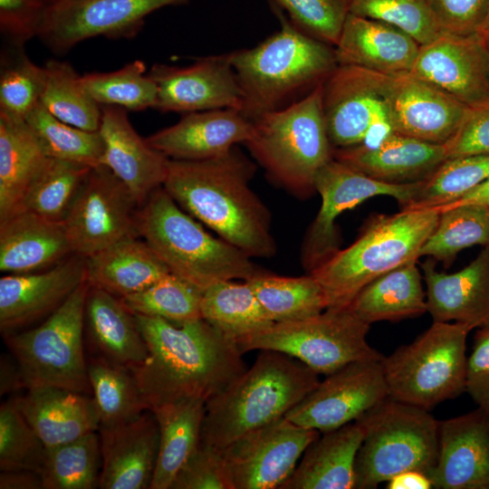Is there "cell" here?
Here are the masks:
<instances>
[{"label": "cell", "instance_id": "cell-45", "mask_svg": "<svg viewBox=\"0 0 489 489\" xmlns=\"http://www.w3.org/2000/svg\"><path fill=\"white\" fill-rule=\"evenodd\" d=\"M91 168L48 158L28 189L20 210L62 222Z\"/></svg>", "mask_w": 489, "mask_h": 489}, {"label": "cell", "instance_id": "cell-53", "mask_svg": "<svg viewBox=\"0 0 489 489\" xmlns=\"http://www.w3.org/2000/svg\"><path fill=\"white\" fill-rule=\"evenodd\" d=\"M441 34H476L489 13V0H427Z\"/></svg>", "mask_w": 489, "mask_h": 489}, {"label": "cell", "instance_id": "cell-11", "mask_svg": "<svg viewBox=\"0 0 489 489\" xmlns=\"http://www.w3.org/2000/svg\"><path fill=\"white\" fill-rule=\"evenodd\" d=\"M369 326L349 308L326 309L310 318L273 322L235 343L242 354L254 350L282 352L326 376L356 360L383 358L367 341Z\"/></svg>", "mask_w": 489, "mask_h": 489}, {"label": "cell", "instance_id": "cell-27", "mask_svg": "<svg viewBox=\"0 0 489 489\" xmlns=\"http://www.w3.org/2000/svg\"><path fill=\"white\" fill-rule=\"evenodd\" d=\"M84 340L88 356L131 371L149 358L135 315L120 298L92 286L85 302Z\"/></svg>", "mask_w": 489, "mask_h": 489}, {"label": "cell", "instance_id": "cell-50", "mask_svg": "<svg viewBox=\"0 0 489 489\" xmlns=\"http://www.w3.org/2000/svg\"><path fill=\"white\" fill-rule=\"evenodd\" d=\"M350 14L393 25L420 45L441 34L427 0H350Z\"/></svg>", "mask_w": 489, "mask_h": 489}, {"label": "cell", "instance_id": "cell-3", "mask_svg": "<svg viewBox=\"0 0 489 489\" xmlns=\"http://www.w3.org/2000/svg\"><path fill=\"white\" fill-rule=\"evenodd\" d=\"M281 28L252 48L230 52L250 120L303 98L338 66L334 49L294 26L273 8Z\"/></svg>", "mask_w": 489, "mask_h": 489}, {"label": "cell", "instance_id": "cell-52", "mask_svg": "<svg viewBox=\"0 0 489 489\" xmlns=\"http://www.w3.org/2000/svg\"><path fill=\"white\" fill-rule=\"evenodd\" d=\"M170 489H235L222 450L201 441Z\"/></svg>", "mask_w": 489, "mask_h": 489}, {"label": "cell", "instance_id": "cell-54", "mask_svg": "<svg viewBox=\"0 0 489 489\" xmlns=\"http://www.w3.org/2000/svg\"><path fill=\"white\" fill-rule=\"evenodd\" d=\"M46 7L40 0H0V32L5 43L24 46L37 37Z\"/></svg>", "mask_w": 489, "mask_h": 489}, {"label": "cell", "instance_id": "cell-15", "mask_svg": "<svg viewBox=\"0 0 489 489\" xmlns=\"http://www.w3.org/2000/svg\"><path fill=\"white\" fill-rule=\"evenodd\" d=\"M322 107L334 149L374 148L394 132L382 104L376 72L338 65L322 83Z\"/></svg>", "mask_w": 489, "mask_h": 489}, {"label": "cell", "instance_id": "cell-61", "mask_svg": "<svg viewBox=\"0 0 489 489\" xmlns=\"http://www.w3.org/2000/svg\"><path fill=\"white\" fill-rule=\"evenodd\" d=\"M477 34L489 57V13L485 19V22L484 23L481 30L478 32Z\"/></svg>", "mask_w": 489, "mask_h": 489}, {"label": "cell", "instance_id": "cell-44", "mask_svg": "<svg viewBox=\"0 0 489 489\" xmlns=\"http://www.w3.org/2000/svg\"><path fill=\"white\" fill-rule=\"evenodd\" d=\"M202 290L168 273L147 288L120 298V301L133 314L182 324L202 319Z\"/></svg>", "mask_w": 489, "mask_h": 489}, {"label": "cell", "instance_id": "cell-24", "mask_svg": "<svg viewBox=\"0 0 489 489\" xmlns=\"http://www.w3.org/2000/svg\"><path fill=\"white\" fill-rule=\"evenodd\" d=\"M252 128V121L237 110H202L184 113L177 123L146 139L169 159L198 161L244 144Z\"/></svg>", "mask_w": 489, "mask_h": 489}, {"label": "cell", "instance_id": "cell-28", "mask_svg": "<svg viewBox=\"0 0 489 489\" xmlns=\"http://www.w3.org/2000/svg\"><path fill=\"white\" fill-rule=\"evenodd\" d=\"M333 158L376 180L409 184L427 178L446 155L444 145L392 132L374 148L334 149Z\"/></svg>", "mask_w": 489, "mask_h": 489}, {"label": "cell", "instance_id": "cell-1", "mask_svg": "<svg viewBox=\"0 0 489 489\" xmlns=\"http://www.w3.org/2000/svg\"><path fill=\"white\" fill-rule=\"evenodd\" d=\"M134 315L149 358L132 372L149 410L185 398L206 402L246 369L235 340L203 318L176 324Z\"/></svg>", "mask_w": 489, "mask_h": 489}, {"label": "cell", "instance_id": "cell-49", "mask_svg": "<svg viewBox=\"0 0 489 489\" xmlns=\"http://www.w3.org/2000/svg\"><path fill=\"white\" fill-rule=\"evenodd\" d=\"M47 447L24 417L14 397L0 407V470L40 473Z\"/></svg>", "mask_w": 489, "mask_h": 489}, {"label": "cell", "instance_id": "cell-58", "mask_svg": "<svg viewBox=\"0 0 489 489\" xmlns=\"http://www.w3.org/2000/svg\"><path fill=\"white\" fill-rule=\"evenodd\" d=\"M1 489H43L40 473L30 470L1 471Z\"/></svg>", "mask_w": 489, "mask_h": 489}, {"label": "cell", "instance_id": "cell-38", "mask_svg": "<svg viewBox=\"0 0 489 489\" xmlns=\"http://www.w3.org/2000/svg\"><path fill=\"white\" fill-rule=\"evenodd\" d=\"M246 281L273 322L310 318L327 309L324 292L311 273L289 277L261 270Z\"/></svg>", "mask_w": 489, "mask_h": 489}, {"label": "cell", "instance_id": "cell-41", "mask_svg": "<svg viewBox=\"0 0 489 489\" xmlns=\"http://www.w3.org/2000/svg\"><path fill=\"white\" fill-rule=\"evenodd\" d=\"M97 432L46 449L40 471L43 489L99 487L102 456Z\"/></svg>", "mask_w": 489, "mask_h": 489}, {"label": "cell", "instance_id": "cell-25", "mask_svg": "<svg viewBox=\"0 0 489 489\" xmlns=\"http://www.w3.org/2000/svg\"><path fill=\"white\" fill-rule=\"evenodd\" d=\"M436 264L427 257L420 264L433 321L459 322L473 330L489 325V246L453 273L436 271Z\"/></svg>", "mask_w": 489, "mask_h": 489}, {"label": "cell", "instance_id": "cell-8", "mask_svg": "<svg viewBox=\"0 0 489 489\" xmlns=\"http://www.w3.org/2000/svg\"><path fill=\"white\" fill-rule=\"evenodd\" d=\"M364 431L355 489L377 488L398 473L427 474L438 455L439 421L428 410L389 397L356 419Z\"/></svg>", "mask_w": 489, "mask_h": 489}, {"label": "cell", "instance_id": "cell-40", "mask_svg": "<svg viewBox=\"0 0 489 489\" xmlns=\"http://www.w3.org/2000/svg\"><path fill=\"white\" fill-rule=\"evenodd\" d=\"M43 67L46 77L40 103L62 121L82 129L98 131L101 106L86 90L82 75L64 61L49 60Z\"/></svg>", "mask_w": 489, "mask_h": 489}, {"label": "cell", "instance_id": "cell-16", "mask_svg": "<svg viewBox=\"0 0 489 489\" xmlns=\"http://www.w3.org/2000/svg\"><path fill=\"white\" fill-rule=\"evenodd\" d=\"M319 436L283 417L239 436L222 449L235 489H280Z\"/></svg>", "mask_w": 489, "mask_h": 489}, {"label": "cell", "instance_id": "cell-57", "mask_svg": "<svg viewBox=\"0 0 489 489\" xmlns=\"http://www.w3.org/2000/svg\"><path fill=\"white\" fill-rule=\"evenodd\" d=\"M26 389L23 372L13 357L2 354L0 360V394L1 396Z\"/></svg>", "mask_w": 489, "mask_h": 489}, {"label": "cell", "instance_id": "cell-13", "mask_svg": "<svg viewBox=\"0 0 489 489\" xmlns=\"http://www.w3.org/2000/svg\"><path fill=\"white\" fill-rule=\"evenodd\" d=\"M137 207L130 191L109 168H92L62 221L72 253L87 258L124 238L138 237Z\"/></svg>", "mask_w": 489, "mask_h": 489}, {"label": "cell", "instance_id": "cell-12", "mask_svg": "<svg viewBox=\"0 0 489 489\" xmlns=\"http://www.w3.org/2000/svg\"><path fill=\"white\" fill-rule=\"evenodd\" d=\"M422 181L381 182L333 158L315 177V191L321 197V206L302 244V268L311 273L340 249L341 237L336 220L344 211L376 196L391 197L405 207L414 198Z\"/></svg>", "mask_w": 489, "mask_h": 489}, {"label": "cell", "instance_id": "cell-21", "mask_svg": "<svg viewBox=\"0 0 489 489\" xmlns=\"http://www.w3.org/2000/svg\"><path fill=\"white\" fill-rule=\"evenodd\" d=\"M85 280V258L77 254L43 272L5 273L0 279L2 333L48 317Z\"/></svg>", "mask_w": 489, "mask_h": 489}, {"label": "cell", "instance_id": "cell-10", "mask_svg": "<svg viewBox=\"0 0 489 489\" xmlns=\"http://www.w3.org/2000/svg\"><path fill=\"white\" fill-rule=\"evenodd\" d=\"M89 288L85 280L40 325L4 334L26 389L47 386L91 395L84 340Z\"/></svg>", "mask_w": 489, "mask_h": 489}, {"label": "cell", "instance_id": "cell-18", "mask_svg": "<svg viewBox=\"0 0 489 489\" xmlns=\"http://www.w3.org/2000/svg\"><path fill=\"white\" fill-rule=\"evenodd\" d=\"M377 74L382 104L394 132L440 145L455 134L467 105L409 72Z\"/></svg>", "mask_w": 489, "mask_h": 489}, {"label": "cell", "instance_id": "cell-42", "mask_svg": "<svg viewBox=\"0 0 489 489\" xmlns=\"http://www.w3.org/2000/svg\"><path fill=\"white\" fill-rule=\"evenodd\" d=\"M475 245L489 246V206L461 205L440 211L420 257H431L449 268L462 250Z\"/></svg>", "mask_w": 489, "mask_h": 489}, {"label": "cell", "instance_id": "cell-14", "mask_svg": "<svg viewBox=\"0 0 489 489\" xmlns=\"http://www.w3.org/2000/svg\"><path fill=\"white\" fill-rule=\"evenodd\" d=\"M189 0H57L47 5L38 38L63 53L97 36L133 38L150 14Z\"/></svg>", "mask_w": 489, "mask_h": 489}, {"label": "cell", "instance_id": "cell-30", "mask_svg": "<svg viewBox=\"0 0 489 489\" xmlns=\"http://www.w3.org/2000/svg\"><path fill=\"white\" fill-rule=\"evenodd\" d=\"M14 398L47 448L99 430V414L91 395L46 386L28 388Z\"/></svg>", "mask_w": 489, "mask_h": 489}, {"label": "cell", "instance_id": "cell-33", "mask_svg": "<svg viewBox=\"0 0 489 489\" xmlns=\"http://www.w3.org/2000/svg\"><path fill=\"white\" fill-rule=\"evenodd\" d=\"M90 286L123 298L170 273L149 245L136 236L124 238L85 258Z\"/></svg>", "mask_w": 489, "mask_h": 489}, {"label": "cell", "instance_id": "cell-55", "mask_svg": "<svg viewBox=\"0 0 489 489\" xmlns=\"http://www.w3.org/2000/svg\"><path fill=\"white\" fill-rule=\"evenodd\" d=\"M443 145L446 158L489 154V99L468 106L458 129Z\"/></svg>", "mask_w": 489, "mask_h": 489}, {"label": "cell", "instance_id": "cell-46", "mask_svg": "<svg viewBox=\"0 0 489 489\" xmlns=\"http://www.w3.org/2000/svg\"><path fill=\"white\" fill-rule=\"evenodd\" d=\"M82 80L90 95L101 106L113 105L139 111L154 109L156 105L157 84L140 60L112 72L85 73Z\"/></svg>", "mask_w": 489, "mask_h": 489}, {"label": "cell", "instance_id": "cell-47", "mask_svg": "<svg viewBox=\"0 0 489 489\" xmlns=\"http://www.w3.org/2000/svg\"><path fill=\"white\" fill-rule=\"evenodd\" d=\"M5 44L0 62V113L25 120L40 102L45 69L28 57L24 46Z\"/></svg>", "mask_w": 489, "mask_h": 489}, {"label": "cell", "instance_id": "cell-43", "mask_svg": "<svg viewBox=\"0 0 489 489\" xmlns=\"http://www.w3.org/2000/svg\"><path fill=\"white\" fill-rule=\"evenodd\" d=\"M25 122L48 158L90 168L101 166L103 142L99 131L82 129L62 121L40 102L27 115Z\"/></svg>", "mask_w": 489, "mask_h": 489}, {"label": "cell", "instance_id": "cell-29", "mask_svg": "<svg viewBox=\"0 0 489 489\" xmlns=\"http://www.w3.org/2000/svg\"><path fill=\"white\" fill-rule=\"evenodd\" d=\"M334 47L338 65L392 75L409 72L420 44L393 25L349 14Z\"/></svg>", "mask_w": 489, "mask_h": 489}, {"label": "cell", "instance_id": "cell-37", "mask_svg": "<svg viewBox=\"0 0 489 489\" xmlns=\"http://www.w3.org/2000/svg\"><path fill=\"white\" fill-rule=\"evenodd\" d=\"M221 281L203 291L202 318L229 338L237 339L273 323L247 281Z\"/></svg>", "mask_w": 489, "mask_h": 489}, {"label": "cell", "instance_id": "cell-19", "mask_svg": "<svg viewBox=\"0 0 489 489\" xmlns=\"http://www.w3.org/2000/svg\"><path fill=\"white\" fill-rule=\"evenodd\" d=\"M149 74L158 87L154 109L161 112L241 111L243 94L229 53L200 57L185 67L155 63Z\"/></svg>", "mask_w": 489, "mask_h": 489}, {"label": "cell", "instance_id": "cell-17", "mask_svg": "<svg viewBox=\"0 0 489 489\" xmlns=\"http://www.w3.org/2000/svg\"><path fill=\"white\" fill-rule=\"evenodd\" d=\"M380 360H356L326 375L285 417L320 433L355 421L388 397Z\"/></svg>", "mask_w": 489, "mask_h": 489}, {"label": "cell", "instance_id": "cell-62", "mask_svg": "<svg viewBox=\"0 0 489 489\" xmlns=\"http://www.w3.org/2000/svg\"><path fill=\"white\" fill-rule=\"evenodd\" d=\"M40 1H42V2H43V4H45L46 5H49L54 3V2L57 1V0H40Z\"/></svg>", "mask_w": 489, "mask_h": 489}, {"label": "cell", "instance_id": "cell-39", "mask_svg": "<svg viewBox=\"0 0 489 489\" xmlns=\"http://www.w3.org/2000/svg\"><path fill=\"white\" fill-rule=\"evenodd\" d=\"M87 363L100 427L129 423L149 410L131 370L91 356Z\"/></svg>", "mask_w": 489, "mask_h": 489}, {"label": "cell", "instance_id": "cell-22", "mask_svg": "<svg viewBox=\"0 0 489 489\" xmlns=\"http://www.w3.org/2000/svg\"><path fill=\"white\" fill-rule=\"evenodd\" d=\"M438 489H489V407L439 421L438 455L427 474Z\"/></svg>", "mask_w": 489, "mask_h": 489}, {"label": "cell", "instance_id": "cell-6", "mask_svg": "<svg viewBox=\"0 0 489 489\" xmlns=\"http://www.w3.org/2000/svg\"><path fill=\"white\" fill-rule=\"evenodd\" d=\"M137 230L170 273L202 291L221 281H246L261 271L237 247L207 233L163 187L139 207Z\"/></svg>", "mask_w": 489, "mask_h": 489}, {"label": "cell", "instance_id": "cell-34", "mask_svg": "<svg viewBox=\"0 0 489 489\" xmlns=\"http://www.w3.org/2000/svg\"><path fill=\"white\" fill-rule=\"evenodd\" d=\"M47 158L25 120L0 113V221L21 209Z\"/></svg>", "mask_w": 489, "mask_h": 489}, {"label": "cell", "instance_id": "cell-5", "mask_svg": "<svg viewBox=\"0 0 489 489\" xmlns=\"http://www.w3.org/2000/svg\"><path fill=\"white\" fill-rule=\"evenodd\" d=\"M439 216L436 208L429 207L371 216L350 246L308 273L321 284L327 309L349 308L369 283L399 266L417 263Z\"/></svg>", "mask_w": 489, "mask_h": 489}, {"label": "cell", "instance_id": "cell-59", "mask_svg": "<svg viewBox=\"0 0 489 489\" xmlns=\"http://www.w3.org/2000/svg\"><path fill=\"white\" fill-rule=\"evenodd\" d=\"M388 489H430V478L423 472L408 470L394 475L388 481Z\"/></svg>", "mask_w": 489, "mask_h": 489}, {"label": "cell", "instance_id": "cell-60", "mask_svg": "<svg viewBox=\"0 0 489 489\" xmlns=\"http://www.w3.org/2000/svg\"><path fill=\"white\" fill-rule=\"evenodd\" d=\"M467 204H477L489 206V177L456 200L435 208L440 212L446 208Z\"/></svg>", "mask_w": 489, "mask_h": 489}, {"label": "cell", "instance_id": "cell-23", "mask_svg": "<svg viewBox=\"0 0 489 489\" xmlns=\"http://www.w3.org/2000/svg\"><path fill=\"white\" fill-rule=\"evenodd\" d=\"M98 131L103 142L101 165L127 187L140 206L163 187L170 159L139 135L121 107L101 106Z\"/></svg>", "mask_w": 489, "mask_h": 489}, {"label": "cell", "instance_id": "cell-36", "mask_svg": "<svg viewBox=\"0 0 489 489\" xmlns=\"http://www.w3.org/2000/svg\"><path fill=\"white\" fill-rule=\"evenodd\" d=\"M422 280L417 263H408L366 285L349 309L369 325L421 316L427 312Z\"/></svg>", "mask_w": 489, "mask_h": 489}, {"label": "cell", "instance_id": "cell-9", "mask_svg": "<svg viewBox=\"0 0 489 489\" xmlns=\"http://www.w3.org/2000/svg\"><path fill=\"white\" fill-rule=\"evenodd\" d=\"M472 330L433 321L414 341L383 356L388 397L429 410L466 391V339Z\"/></svg>", "mask_w": 489, "mask_h": 489}, {"label": "cell", "instance_id": "cell-7", "mask_svg": "<svg viewBox=\"0 0 489 489\" xmlns=\"http://www.w3.org/2000/svg\"><path fill=\"white\" fill-rule=\"evenodd\" d=\"M322 83L292 104L252 120V133L244 143L274 183L302 199L316 192L319 170L333 158Z\"/></svg>", "mask_w": 489, "mask_h": 489}, {"label": "cell", "instance_id": "cell-31", "mask_svg": "<svg viewBox=\"0 0 489 489\" xmlns=\"http://www.w3.org/2000/svg\"><path fill=\"white\" fill-rule=\"evenodd\" d=\"M72 254L63 222L29 210L0 221V270L5 273L37 272Z\"/></svg>", "mask_w": 489, "mask_h": 489}, {"label": "cell", "instance_id": "cell-56", "mask_svg": "<svg viewBox=\"0 0 489 489\" xmlns=\"http://www.w3.org/2000/svg\"><path fill=\"white\" fill-rule=\"evenodd\" d=\"M466 391L477 406L489 407V325L479 328L467 358Z\"/></svg>", "mask_w": 489, "mask_h": 489}, {"label": "cell", "instance_id": "cell-20", "mask_svg": "<svg viewBox=\"0 0 489 489\" xmlns=\"http://www.w3.org/2000/svg\"><path fill=\"white\" fill-rule=\"evenodd\" d=\"M409 73L467 106L489 99V57L477 34H440L420 45Z\"/></svg>", "mask_w": 489, "mask_h": 489}, {"label": "cell", "instance_id": "cell-4", "mask_svg": "<svg viewBox=\"0 0 489 489\" xmlns=\"http://www.w3.org/2000/svg\"><path fill=\"white\" fill-rule=\"evenodd\" d=\"M300 360L262 350L249 369L206 402L201 441L222 450L285 415L320 383Z\"/></svg>", "mask_w": 489, "mask_h": 489}, {"label": "cell", "instance_id": "cell-2", "mask_svg": "<svg viewBox=\"0 0 489 489\" xmlns=\"http://www.w3.org/2000/svg\"><path fill=\"white\" fill-rule=\"evenodd\" d=\"M255 164L236 146L206 160L170 159L163 187L186 212L251 258L276 253L271 214L249 184Z\"/></svg>", "mask_w": 489, "mask_h": 489}, {"label": "cell", "instance_id": "cell-26", "mask_svg": "<svg viewBox=\"0 0 489 489\" xmlns=\"http://www.w3.org/2000/svg\"><path fill=\"white\" fill-rule=\"evenodd\" d=\"M101 489H150L159 447V428L151 410L120 426L100 427Z\"/></svg>", "mask_w": 489, "mask_h": 489}, {"label": "cell", "instance_id": "cell-51", "mask_svg": "<svg viewBox=\"0 0 489 489\" xmlns=\"http://www.w3.org/2000/svg\"><path fill=\"white\" fill-rule=\"evenodd\" d=\"M306 34L335 46L350 14V0H268Z\"/></svg>", "mask_w": 489, "mask_h": 489}, {"label": "cell", "instance_id": "cell-35", "mask_svg": "<svg viewBox=\"0 0 489 489\" xmlns=\"http://www.w3.org/2000/svg\"><path fill=\"white\" fill-rule=\"evenodd\" d=\"M151 411L159 428V447L150 489H170L201 443L206 401L185 398L161 404Z\"/></svg>", "mask_w": 489, "mask_h": 489}, {"label": "cell", "instance_id": "cell-32", "mask_svg": "<svg viewBox=\"0 0 489 489\" xmlns=\"http://www.w3.org/2000/svg\"><path fill=\"white\" fill-rule=\"evenodd\" d=\"M322 434L306 448L280 489H355V460L363 428L353 421Z\"/></svg>", "mask_w": 489, "mask_h": 489}, {"label": "cell", "instance_id": "cell-48", "mask_svg": "<svg viewBox=\"0 0 489 489\" xmlns=\"http://www.w3.org/2000/svg\"><path fill=\"white\" fill-rule=\"evenodd\" d=\"M489 177V154L446 158L401 209L437 207L451 203Z\"/></svg>", "mask_w": 489, "mask_h": 489}]
</instances>
